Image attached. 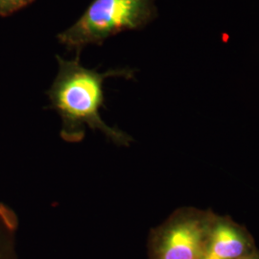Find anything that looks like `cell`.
Instances as JSON below:
<instances>
[{
    "instance_id": "obj_1",
    "label": "cell",
    "mask_w": 259,
    "mask_h": 259,
    "mask_svg": "<svg viewBox=\"0 0 259 259\" xmlns=\"http://www.w3.org/2000/svg\"><path fill=\"white\" fill-rule=\"evenodd\" d=\"M59 70L48 96L51 106L63 121L61 138L68 143H79L85 136V128L99 131L117 146H129L133 139L116 127L109 126L100 114L104 98V82L111 77L132 76L126 69L99 73L83 67L79 60L57 57Z\"/></svg>"
},
{
    "instance_id": "obj_2",
    "label": "cell",
    "mask_w": 259,
    "mask_h": 259,
    "mask_svg": "<svg viewBox=\"0 0 259 259\" xmlns=\"http://www.w3.org/2000/svg\"><path fill=\"white\" fill-rule=\"evenodd\" d=\"M155 17L154 0H94L59 39L66 47H84L125 30L144 27Z\"/></svg>"
},
{
    "instance_id": "obj_3",
    "label": "cell",
    "mask_w": 259,
    "mask_h": 259,
    "mask_svg": "<svg viewBox=\"0 0 259 259\" xmlns=\"http://www.w3.org/2000/svg\"><path fill=\"white\" fill-rule=\"evenodd\" d=\"M209 223L196 213L172 215L151 237V259H203L211 231Z\"/></svg>"
},
{
    "instance_id": "obj_4",
    "label": "cell",
    "mask_w": 259,
    "mask_h": 259,
    "mask_svg": "<svg viewBox=\"0 0 259 259\" xmlns=\"http://www.w3.org/2000/svg\"><path fill=\"white\" fill-rule=\"evenodd\" d=\"M249 242L232 224L220 223L211 228L206 254L216 259H237L247 254Z\"/></svg>"
},
{
    "instance_id": "obj_5",
    "label": "cell",
    "mask_w": 259,
    "mask_h": 259,
    "mask_svg": "<svg viewBox=\"0 0 259 259\" xmlns=\"http://www.w3.org/2000/svg\"><path fill=\"white\" fill-rule=\"evenodd\" d=\"M19 218L9 205L0 203V259H19L16 250V232Z\"/></svg>"
},
{
    "instance_id": "obj_6",
    "label": "cell",
    "mask_w": 259,
    "mask_h": 259,
    "mask_svg": "<svg viewBox=\"0 0 259 259\" xmlns=\"http://www.w3.org/2000/svg\"><path fill=\"white\" fill-rule=\"evenodd\" d=\"M33 0H0V14L7 15L27 6Z\"/></svg>"
},
{
    "instance_id": "obj_7",
    "label": "cell",
    "mask_w": 259,
    "mask_h": 259,
    "mask_svg": "<svg viewBox=\"0 0 259 259\" xmlns=\"http://www.w3.org/2000/svg\"><path fill=\"white\" fill-rule=\"evenodd\" d=\"M237 259H259L257 256H255V255H253V254H250V253H247V254H245V255H243V256H241L239 258Z\"/></svg>"
}]
</instances>
